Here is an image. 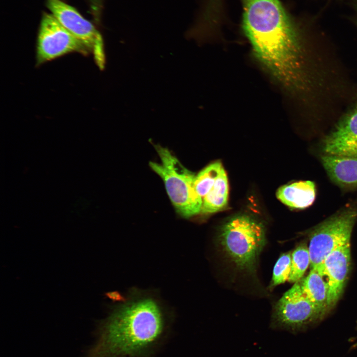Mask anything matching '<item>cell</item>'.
Listing matches in <instances>:
<instances>
[{
	"mask_svg": "<svg viewBox=\"0 0 357 357\" xmlns=\"http://www.w3.org/2000/svg\"><path fill=\"white\" fill-rule=\"evenodd\" d=\"M166 333L165 317L155 300L131 301L99 324L85 357H150Z\"/></svg>",
	"mask_w": 357,
	"mask_h": 357,
	"instance_id": "6da1fadb",
	"label": "cell"
},
{
	"mask_svg": "<svg viewBox=\"0 0 357 357\" xmlns=\"http://www.w3.org/2000/svg\"><path fill=\"white\" fill-rule=\"evenodd\" d=\"M242 26L254 54L265 69L283 73L300 59L296 28L279 0H242Z\"/></svg>",
	"mask_w": 357,
	"mask_h": 357,
	"instance_id": "7a4b0ae2",
	"label": "cell"
},
{
	"mask_svg": "<svg viewBox=\"0 0 357 357\" xmlns=\"http://www.w3.org/2000/svg\"><path fill=\"white\" fill-rule=\"evenodd\" d=\"M265 234L262 223L248 215H238L223 225L219 243L237 268L253 273L266 244Z\"/></svg>",
	"mask_w": 357,
	"mask_h": 357,
	"instance_id": "3957f363",
	"label": "cell"
},
{
	"mask_svg": "<svg viewBox=\"0 0 357 357\" xmlns=\"http://www.w3.org/2000/svg\"><path fill=\"white\" fill-rule=\"evenodd\" d=\"M161 162H150L151 169L163 180L176 212L188 218L201 211L203 199L195 191L196 175L185 168L167 148L154 146Z\"/></svg>",
	"mask_w": 357,
	"mask_h": 357,
	"instance_id": "277c9868",
	"label": "cell"
},
{
	"mask_svg": "<svg viewBox=\"0 0 357 357\" xmlns=\"http://www.w3.org/2000/svg\"><path fill=\"white\" fill-rule=\"evenodd\" d=\"M357 219V208L348 206L339 211L313 228L310 235L308 250L310 269L323 276V263L336 248L350 243Z\"/></svg>",
	"mask_w": 357,
	"mask_h": 357,
	"instance_id": "5b68a950",
	"label": "cell"
},
{
	"mask_svg": "<svg viewBox=\"0 0 357 357\" xmlns=\"http://www.w3.org/2000/svg\"><path fill=\"white\" fill-rule=\"evenodd\" d=\"M325 314L316 307L303 293L300 280L295 283L277 302L273 325L296 331L321 320Z\"/></svg>",
	"mask_w": 357,
	"mask_h": 357,
	"instance_id": "8992f818",
	"label": "cell"
},
{
	"mask_svg": "<svg viewBox=\"0 0 357 357\" xmlns=\"http://www.w3.org/2000/svg\"><path fill=\"white\" fill-rule=\"evenodd\" d=\"M72 52L87 55L92 52L67 31L53 15L45 14L38 33L36 64L40 65Z\"/></svg>",
	"mask_w": 357,
	"mask_h": 357,
	"instance_id": "52a82bcc",
	"label": "cell"
},
{
	"mask_svg": "<svg viewBox=\"0 0 357 357\" xmlns=\"http://www.w3.org/2000/svg\"><path fill=\"white\" fill-rule=\"evenodd\" d=\"M52 14L71 34L93 52L96 60L102 61L101 37L92 24L73 7L60 0H48Z\"/></svg>",
	"mask_w": 357,
	"mask_h": 357,
	"instance_id": "ba28073f",
	"label": "cell"
},
{
	"mask_svg": "<svg viewBox=\"0 0 357 357\" xmlns=\"http://www.w3.org/2000/svg\"><path fill=\"white\" fill-rule=\"evenodd\" d=\"M351 258L350 243H348L331 252L323 261V276L326 278L329 310L335 306L343 293L350 271Z\"/></svg>",
	"mask_w": 357,
	"mask_h": 357,
	"instance_id": "9c48e42d",
	"label": "cell"
},
{
	"mask_svg": "<svg viewBox=\"0 0 357 357\" xmlns=\"http://www.w3.org/2000/svg\"><path fill=\"white\" fill-rule=\"evenodd\" d=\"M324 154L357 157V109L346 116L324 139Z\"/></svg>",
	"mask_w": 357,
	"mask_h": 357,
	"instance_id": "30bf717a",
	"label": "cell"
},
{
	"mask_svg": "<svg viewBox=\"0 0 357 357\" xmlns=\"http://www.w3.org/2000/svg\"><path fill=\"white\" fill-rule=\"evenodd\" d=\"M321 160L333 182L344 189L357 188V157L324 154Z\"/></svg>",
	"mask_w": 357,
	"mask_h": 357,
	"instance_id": "8fae6325",
	"label": "cell"
},
{
	"mask_svg": "<svg viewBox=\"0 0 357 357\" xmlns=\"http://www.w3.org/2000/svg\"><path fill=\"white\" fill-rule=\"evenodd\" d=\"M316 196L315 183L299 181L285 185L277 192V198L284 204L294 209H303L310 206Z\"/></svg>",
	"mask_w": 357,
	"mask_h": 357,
	"instance_id": "7c38bea8",
	"label": "cell"
},
{
	"mask_svg": "<svg viewBox=\"0 0 357 357\" xmlns=\"http://www.w3.org/2000/svg\"><path fill=\"white\" fill-rule=\"evenodd\" d=\"M323 278L317 270L310 269L307 276L300 281V284L306 297L326 315L330 310L327 303V284Z\"/></svg>",
	"mask_w": 357,
	"mask_h": 357,
	"instance_id": "4fadbf2b",
	"label": "cell"
},
{
	"mask_svg": "<svg viewBox=\"0 0 357 357\" xmlns=\"http://www.w3.org/2000/svg\"><path fill=\"white\" fill-rule=\"evenodd\" d=\"M228 191V178L223 168L213 187L203 198L201 212L213 213L223 209L227 204Z\"/></svg>",
	"mask_w": 357,
	"mask_h": 357,
	"instance_id": "5bb4252c",
	"label": "cell"
},
{
	"mask_svg": "<svg viewBox=\"0 0 357 357\" xmlns=\"http://www.w3.org/2000/svg\"><path fill=\"white\" fill-rule=\"evenodd\" d=\"M222 168L221 163L217 161L209 165L196 175L195 189L202 199L213 187Z\"/></svg>",
	"mask_w": 357,
	"mask_h": 357,
	"instance_id": "9a60e30c",
	"label": "cell"
},
{
	"mask_svg": "<svg viewBox=\"0 0 357 357\" xmlns=\"http://www.w3.org/2000/svg\"><path fill=\"white\" fill-rule=\"evenodd\" d=\"M310 264L308 247L304 243L301 244L292 253L291 269L288 281L296 283L299 281Z\"/></svg>",
	"mask_w": 357,
	"mask_h": 357,
	"instance_id": "2e32d148",
	"label": "cell"
},
{
	"mask_svg": "<svg viewBox=\"0 0 357 357\" xmlns=\"http://www.w3.org/2000/svg\"><path fill=\"white\" fill-rule=\"evenodd\" d=\"M292 254H282L276 263L273 271L272 286H276L288 281L291 269Z\"/></svg>",
	"mask_w": 357,
	"mask_h": 357,
	"instance_id": "e0dca14e",
	"label": "cell"
},
{
	"mask_svg": "<svg viewBox=\"0 0 357 357\" xmlns=\"http://www.w3.org/2000/svg\"><path fill=\"white\" fill-rule=\"evenodd\" d=\"M355 5V9H356V10L357 12V16H356V21L357 22H356V23H357V0H356Z\"/></svg>",
	"mask_w": 357,
	"mask_h": 357,
	"instance_id": "ac0fdd59",
	"label": "cell"
}]
</instances>
